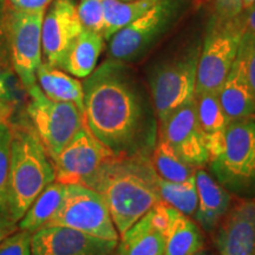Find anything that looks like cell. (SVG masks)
<instances>
[{
    "label": "cell",
    "instance_id": "cell-1",
    "mask_svg": "<svg viewBox=\"0 0 255 255\" xmlns=\"http://www.w3.org/2000/svg\"><path fill=\"white\" fill-rule=\"evenodd\" d=\"M85 123L116 156H139L146 115L135 82L123 62L109 59L85 78Z\"/></svg>",
    "mask_w": 255,
    "mask_h": 255
},
{
    "label": "cell",
    "instance_id": "cell-2",
    "mask_svg": "<svg viewBox=\"0 0 255 255\" xmlns=\"http://www.w3.org/2000/svg\"><path fill=\"white\" fill-rule=\"evenodd\" d=\"M157 174L142 156H115L88 181L103 197L120 235L161 202Z\"/></svg>",
    "mask_w": 255,
    "mask_h": 255
},
{
    "label": "cell",
    "instance_id": "cell-3",
    "mask_svg": "<svg viewBox=\"0 0 255 255\" xmlns=\"http://www.w3.org/2000/svg\"><path fill=\"white\" fill-rule=\"evenodd\" d=\"M11 128L8 209L18 223L37 196L56 181V173L52 159L28 123L11 121Z\"/></svg>",
    "mask_w": 255,
    "mask_h": 255
},
{
    "label": "cell",
    "instance_id": "cell-4",
    "mask_svg": "<svg viewBox=\"0 0 255 255\" xmlns=\"http://www.w3.org/2000/svg\"><path fill=\"white\" fill-rule=\"evenodd\" d=\"M246 31L244 11L234 18L216 14L210 18L197 64L196 94L219 91L237 58Z\"/></svg>",
    "mask_w": 255,
    "mask_h": 255
},
{
    "label": "cell",
    "instance_id": "cell-5",
    "mask_svg": "<svg viewBox=\"0 0 255 255\" xmlns=\"http://www.w3.org/2000/svg\"><path fill=\"white\" fill-rule=\"evenodd\" d=\"M26 95L25 114L28 126L50 157H55L84 126V113L72 103L47 98L38 84L27 90Z\"/></svg>",
    "mask_w": 255,
    "mask_h": 255
},
{
    "label": "cell",
    "instance_id": "cell-6",
    "mask_svg": "<svg viewBox=\"0 0 255 255\" xmlns=\"http://www.w3.org/2000/svg\"><path fill=\"white\" fill-rule=\"evenodd\" d=\"M45 226L77 229L105 240L120 238L103 197L83 184H66L62 203Z\"/></svg>",
    "mask_w": 255,
    "mask_h": 255
},
{
    "label": "cell",
    "instance_id": "cell-7",
    "mask_svg": "<svg viewBox=\"0 0 255 255\" xmlns=\"http://www.w3.org/2000/svg\"><path fill=\"white\" fill-rule=\"evenodd\" d=\"M210 163L226 186L235 189L255 187V116L228 123L222 150Z\"/></svg>",
    "mask_w": 255,
    "mask_h": 255
},
{
    "label": "cell",
    "instance_id": "cell-8",
    "mask_svg": "<svg viewBox=\"0 0 255 255\" xmlns=\"http://www.w3.org/2000/svg\"><path fill=\"white\" fill-rule=\"evenodd\" d=\"M200 47L156 70L151 78V95L159 123L195 98Z\"/></svg>",
    "mask_w": 255,
    "mask_h": 255
},
{
    "label": "cell",
    "instance_id": "cell-9",
    "mask_svg": "<svg viewBox=\"0 0 255 255\" xmlns=\"http://www.w3.org/2000/svg\"><path fill=\"white\" fill-rule=\"evenodd\" d=\"M181 5L182 0H158L138 18L117 31L109 39L111 59L124 63L137 58L176 19Z\"/></svg>",
    "mask_w": 255,
    "mask_h": 255
},
{
    "label": "cell",
    "instance_id": "cell-10",
    "mask_svg": "<svg viewBox=\"0 0 255 255\" xmlns=\"http://www.w3.org/2000/svg\"><path fill=\"white\" fill-rule=\"evenodd\" d=\"M45 9H12L8 27L11 66L25 91L37 84V71L43 62L41 25Z\"/></svg>",
    "mask_w": 255,
    "mask_h": 255
},
{
    "label": "cell",
    "instance_id": "cell-11",
    "mask_svg": "<svg viewBox=\"0 0 255 255\" xmlns=\"http://www.w3.org/2000/svg\"><path fill=\"white\" fill-rule=\"evenodd\" d=\"M115 156L84 123L71 141L51 159L55 168L56 181L64 184L84 186Z\"/></svg>",
    "mask_w": 255,
    "mask_h": 255
},
{
    "label": "cell",
    "instance_id": "cell-12",
    "mask_svg": "<svg viewBox=\"0 0 255 255\" xmlns=\"http://www.w3.org/2000/svg\"><path fill=\"white\" fill-rule=\"evenodd\" d=\"M161 124V138L181 158L200 168L210 161L206 139L199 124L195 98L174 111Z\"/></svg>",
    "mask_w": 255,
    "mask_h": 255
},
{
    "label": "cell",
    "instance_id": "cell-13",
    "mask_svg": "<svg viewBox=\"0 0 255 255\" xmlns=\"http://www.w3.org/2000/svg\"><path fill=\"white\" fill-rule=\"evenodd\" d=\"M83 30L73 0H52L41 25L43 62L59 69L64 55Z\"/></svg>",
    "mask_w": 255,
    "mask_h": 255
},
{
    "label": "cell",
    "instance_id": "cell-14",
    "mask_svg": "<svg viewBox=\"0 0 255 255\" xmlns=\"http://www.w3.org/2000/svg\"><path fill=\"white\" fill-rule=\"evenodd\" d=\"M117 244L63 226H44L31 238L32 255H113Z\"/></svg>",
    "mask_w": 255,
    "mask_h": 255
},
{
    "label": "cell",
    "instance_id": "cell-15",
    "mask_svg": "<svg viewBox=\"0 0 255 255\" xmlns=\"http://www.w3.org/2000/svg\"><path fill=\"white\" fill-rule=\"evenodd\" d=\"M215 244L220 255H255L254 200H242L226 213Z\"/></svg>",
    "mask_w": 255,
    "mask_h": 255
},
{
    "label": "cell",
    "instance_id": "cell-16",
    "mask_svg": "<svg viewBox=\"0 0 255 255\" xmlns=\"http://www.w3.org/2000/svg\"><path fill=\"white\" fill-rule=\"evenodd\" d=\"M165 215L162 201L121 237L117 255H163Z\"/></svg>",
    "mask_w": 255,
    "mask_h": 255
},
{
    "label": "cell",
    "instance_id": "cell-17",
    "mask_svg": "<svg viewBox=\"0 0 255 255\" xmlns=\"http://www.w3.org/2000/svg\"><path fill=\"white\" fill-rule=\"evenodd\" d=\"M218 95L228 122L255 116V97L247 77L244 55L240 50Z\"/></svg>",
    "mask_w": 255,
    "mask_h": 255
},
{
    "label": "cell",
    "instance_id": "cell-18",
    "mask_svg": "<svg viewBox=\"0 0 255 255\" xmlns=\"http://www.w3.org/2000/svg\"><path fill=\"white\" fill-rule=\"evenodd\" d=\"M162 208L165 215L163 255H195L201 252L205 242L196 223L163 201Z\"/></svg>",
    "mask_w": 255,
    "mask_h": 255
},
{
    "label": "cell",
    "instance_id": "cell-19",
    "mask_svg": "<svg viewBox=\"0 0 255 255\" xmlns=\"http://www.w3.org/2000/svg\"><path fill=\"white\" fill-rule=\"evenodd\" d=\"M197 209L195 218L207 232L213 231L228 212L231 196L203 169H196Z\"/></svg>",
    "mask_w": 255,
    "mask_h": 255
},
{
    "label": "cell",
    "instance_id": "cell-20",
    "mask_svg": "<svg viewBox=\"0 0 255 255\" xmlns=\"http://www.w3.org/2000/svg\"><path fill=\"white\" fill-rule=\"evenodd\" d=\"M196 114L199 124L205 136L210 161L222 150L228 120L220 103L218 91L195 94Z\"/></svg>",
    "mask_w": 255,
    "mask_h": 255
},
{
    "label": "cell",
    "instance_id": "cell-21",
    "mask_svg": "<svg viewBox=\"0 0 255 255\" xmlns=\"http://www.w3.org/2000/svg\"><path fill=\"white\" fill-rule=\"evenodd\" d=\"M103 47L104 38L101 33L83 30L64 55L59 69L77 78H87L96 69Z\"/></svg>",
    "mask_w": 255,
    "mask_h": 255
},
{
    "label": "cell",
    "instance_id": "cell-22",
    "mask_svg": "<svg viewBox=\"0 0 255 255\" xmlns=\"http://www.w3.org/2000/svg\"><path fill=\"white\" fill-rule=\"evenodd\" d=\"M37 84L47 98L72 103L84 113L83 84L69 73L41 62L37 71Z\"/></svg>",
    "mask_w": 255,
    "mask_h": 255
},
{
    "label": "cell",
    "instance_id": "cell-23",
    "mask_svg": "<svg viewBox=\"0 0 255 255\" xmlns=\"http://www.w3.org/2000/svg\"><path fill=\"white\" fill-rule=\"evenodd\" d=\"M66 184L53 181L28 207L23 218L18 221V228L34 233L45 226L62 203Z\"/></svg>",
    "mask_w": 255,
    "mask_h": 255
},
{
    "label": "cell",
    "instance_id": "cell-24",
    "mask_svg": "<svg viewBox=\"0 0 255 255\" xmlns=\"http://www.w3.org/2000/svg\"><path fill=\"white\" fill-rule=\"evenodd\" d=\"M157 1L158 0H103L104 30L102 36L109 40L117 31L138 18Z\"/></svg>",
    "mask_w": 255,
    "mask_h": 255
},
{
    "label": "cell",
    "instance_id": "cell-25",
    "mask_svg": "<svg viewBox=\"0 0 255 255\" xmlns=\"http://www.w3.org/2000/svg\"><path fill=\"white\" fill-rule=\"evenodd\" d=\"M152 168L158 177L169 182H186L195 177L196 167L188 163L164 139L159 138L154 151Z\"/></svg>",
    "mask_w": 255,
    "mask_h": 255
},
{
    "label": "cell",
    "instance_id": "cell-26",
    "mask_svg": "<svg viewBox=\"0 0 255 255\" xmlns=\"http://www.w3.org/2000/svg\"><path fill=\"white\" fill-rule=\"evenodd\" d=\"M161 200L187 216H195L197 209V190L195 177L186 182H169L157 178Z\"/></svg>",
    "mask_w": 255,
    "mask_h": 255
},
{
    "label": "cell",
    "instance_id": "cell-27",
    "mask_svg": "<svg viewBox=\"0 0 255 255\" xmlns=\"http://www.w3.org/2000/svg\"><path fill=\"white\" fill-rule=\"evenodd\" d=\"M12 128L11 120L0 122V214L9 216L8 209V178L11 159Z\"/></svg>",
    "mask_w": 255,
    "mask_h": 255
},
{
    "label": "cell",
    "instance_id": "cell-28",
    "mask_svg": "<svg viewBox=\"0 0 255 255\" xmlns=\"http://www.w3.org/2000/svg\"><path fill=\"white\" fill-rule=\"evenodd\" d=\"M77 13L84 30L103 33V0H81L77 6Z\"/></svg>",
    "mask_w": 255,
    "mask_h": 255
},
{
    "label": "cell",
    "instance_id": "cell-29",
    "mask_svg": "<svg viewBox=\"0 0 255 255\" xmlns=\"http://www.w3.org/2000/svg\"><path fill=\"white\" fill-rule=\"evenodd\" d=\"M12 9L13 7L8 0H0V70H12L8 45V27Z\"/></svg>",
    "mask_w": 255,
    "mask_h": 255
},
{
    "label": "cell",
    "instance_id": "cell-30",
    "mask_svg": "<svg viewBox=\"0 0 255 255\" xmlns=\"http://www.w3.org/2000/svg\"><path fill=\"white\" fill-rule=\"evenodd\" d=\"M32 233L17 229L0 241V255H32Z\"/></svg>",
    "mask_w": 255,
    "mask_h": 255
},
{
    "label": "cell",
    "instance_id": "cell-31",
    "mask_svg": "<svg viewBox=\"0 0 255 255\" xmlns=\"http://www.w3.org/2000/svg\"><path fill=\"white\" fill-rule=\"evenodd\" d=\"M239 50L244 55L245 65H246L247 77L250 81L252 91L255 97V33L252 31L245 32Z\"/></svg>",
    "mask_w": 255,
    "mask_h": 255
},
{
    "label": "cell",
    "instance_id": "cell-32",
    "mask_svg": "<svg viewBox=\"0 0 255 255\" xmlns=\"http://www.w3.org/2000/svg\"><path fill=\"white\" fill-rule=\"evenodd\" d=\"M14 72L12 70H0V101L18 103V97L13 87Z\"/></svg>",
    "mask_w": 255,
    "mask_h": 255
},
{
    "label": "cell",
    "instance_id": "cell-33",
    "mask_svg": "<svg viewBox=\"0 0 255 255\" xmlns=\"http://www.w3.org/2000/svg\"><path fill=\"white\" fill-rule=\"evenodd\" d=\"M242 0H215V14L221 18H234L242 13Z\"/></svg>",
    "mask_w": 255,
    "mask_h": 255
},
{
    "label": "cell",
    "instance_id": "cell-34",
    "mask_svg": "<svg viewBox=\"0 0 255 255\" xmlns=\"http://www.w3.org/2000/svg\"><path fill=\"white\" fill-rule=\"evenodd\" d=\"M9 4L19 11H41L46 9L52 0H8Z\"/></svg>",
    "mask_w": 255,
    "mask_h": 255
},
{
    "label": "cell",
    "instance_id": "cell-35",
    "mask_svg": "<svg viewBox=\"0 0 255 255\" xmlns=\"http://www.w3.org/2000/svg\"><path fill=\"white\" fill-rule=\"evenodd\" d=\"M18 229V223L7 216L0 214V241Z\"/></svg>",
    "mask_w": 255,
    "mask_h": 255
},
{
    "label": "cell",
    "instance_id": "cell-36",
    "mask_svg": "<svg viewBox=\"0 0 255 255\" xmlns=\"http://www.w3.org/2000/svg\"><path fill=\"white\" fill-rule=\"evenodd\" d=\"M17 105H18V103L0 101V122H2V121L11 120L12 115H13L15 107H17Z\"/></svg>",
    "mask_w": 255,
    "mask_h": 255
},
{
    "label": "cell",
    "instance_id": "cell-37",
    "mask_svg": "<svg viewBox=\"0 0 255 255\" xmlns=\"http://www.w3.org/2000/svg\"><path fill=\"white\" fill-rule=\"evenodd\" d=\"M245 15V23L248 31H252L255 33V4L251 6L250 8L244 9Z\"/></svg>",
    "mask_w": 255,
    "mask_h": 255
},
{
    "label": "cell",
    "instance_id": "cell-38",
    "mask_svg": "<svg viewBox=\"0 0 255 255\" xmlns=\"http://www.w3.org/2000/svg\"><path fill=\"white\" fill-rule=\"evenodd\" d=\"M253 4H255V0H242V8H250Z\"/></svg>",
    "mask_w": 255,
    "mask_h": 255
},
{
    "label": "cell",
    "instance_id": "cell-39",
    "mask_svg": "<svg viewBox=\"0 0 255 255\" xmlns=\"http://www.w3.org/2000/svg\"><path fill=\"white\" fill-rule=\"evenodd\" d=\"M195 255H206V254H203V253H201V252H199V253L195 254Z\"/></svg>",
    "mask_w": 255,
    "mask_h": 255
},
{
    "label": "cell",
    "instance_id": "cell-40",
    "mask_svg": "<svg viewBox=\"0 0 255 255\" xmlns=\"http://www.w3.org/2000/svg\"><path fill=\"white\" fill-rule=\"evenodd\" d=\"M121 1H131V0H121Z\"/></svg>",
    "mask_w": 255,
    "mask_h": 255
}]
</instances>
